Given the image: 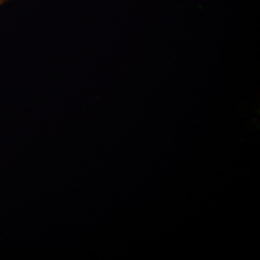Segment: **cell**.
Instances as JSON below:
<instances>
[{
	"instance_id": "obj_1",
	"label": "cell",
	"mask_w": 260,
	"mask_h": 260,
	"mask_svg": "<svg viewBox=\"0 0 260 260\" xmlns=\"http://www.w3.org/2000/svg\"><path fill=\"white\" fill-rule=\"evenodd\" d=\"M1 1H2V0H0V2H1Z\"/></svg>"
}]
</instances>
